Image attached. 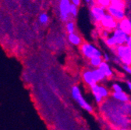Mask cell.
Listing matches in <instances>:
<instances>
[{"label":"cell","mask_w":131,"mask_h":130,"mask_svg":"<svg viewBox=\"0 0 131 130\" xmlns=\"http://www.w3.org/2000/svg\"><path fill=\"white\" fill-rule=\"evenodd\" d=\"M105 13H106V9L98 6L97 4H94L90 8L91 18L94 23H99Z\"/></svg>","instance_id":"4"},{"label":"cell","mask_w":131,"mask_h":130,"mask_svg":"<svg viewBox=\"0 0 131 130\" xmlns=\"http://www.w3.org/2000/svg\"><path fill=\"white\" fill-rule=\"evenodd\" d=\"M90 87H91V93H93V95L101 96L103 99L108 97L110 94L108 89L103 85L94 84V85L91 86Z\"/></svg>","instance_id":"7"},{"label":"cell","mask_w":131,"mask_h":130,"mask_svg":"<svg viewBox=\"0 0 131 130\" xmlns=\"http://www.w3.org/2000/svg\"><path fill=\"white\" fill-rule=\"evenodd\" d=\"M112 49L123 65L131 66V50L126 44L117 45Z\"/></svg>","instance_id":"1"},{"label":"cell","mask_w":131,"mask_h":130,"mask_svg":"<svg viewBox=\"0 0 131 130\" xmlns=\"http://www.w3.org/2000/svg\"><path fill=\"white\" fill-rule=\"evenodd\" d=\"M104 41H105V44H106L108 47L111 48H115V47H116V46H117L116 41V40H115V38H113V36H112V34H110V35H109L106 39H105Z\"/></svg>","instance_id":"17"},{"label":"cell","mask_w":131,"mask_h":130,"mask_svg":"<svg viewBox=\"0 0 131 130\" xmlns=\"http://www.w3.org/2000/svg\"><path fill=\"white\" fill-rule=\"evenodd\" d=\"M112 0H95L94 3L95 4L100 6L105 9H107L110 5H111Z\"/></svg>","instance_id":"19"},{"label":"cell","mask_w":131,"mask_h":130,"mask_svg":"<svg viewBox=\"0 0 131 130\" xmlns=\"http://www.w3.org/2000/svg\"><path fill=\"white\" fill-rule=\"evenodd\" d=\"M98 69L101 70V72L104 74V76H105V78H112L114 75V73L111 68V66H109L108 62H102L101 63V65L98 66Z\"/></svg>","instance_id":"11"},{"label":"cell","mask_w":131,"mask_h":130,"mask_svg":"<svg viewBox=\"0 0 131 130\" xmlns=\"http://www.w3.org/2000/svg\"><path fill=\"white\" fill-rule=\"evenodd\" d=\"M84 2H85L87 4L90 5L91 6H93L94 4H95V3H94V0H84Z\"/></svg>","instance_id":"30"},{"label":"cell","mask_w":131,"mask_h":130,"mask_svg":"<svg viewBox=\"0 0 131 130\" xmlns=\"http://www.w3.org/2000/svg\"><path fill=\"white\" fill-rule=\"evenodd\" d=\"M68 41L74 46H80L82 44V38L75 32L68 34Z\"/></svg>","instance_id":"15"},{"label":"cell","mask_w":131,"mask_h":130,"mask_svg":"<svg viewBox=\"0 0 131 130\" xmlns=\"http://www.w3.org/2000/svg\"><path fill=\"white\" fill-rule=\"evenodd\" d=\"M39 22L42 24H46L48 22V20H49V17L47 13H41L39 15Z\"/></svg>","instance_id":"21"},{"label":"cell","mask_w":131,"mask_h":130,"mask_svg":"<svg viewBox=\"0 0 131 130\" xmlns=\"http://www.w3.org/2000/svg\"><path fill=\"white\" fill-rule=\"evenodd\" d=\"M125 44L131 50V34L128 35V38H127V40H126Z\"/></svg>","instance_id":"26"},{"label":"cell","mask_w":131,"mask_h":130,"mask_svg":"<svg viewBox=\"0 0 131 130\" xmlns=\"http://www.w3.org/2000/svg\"><path fill=\"white\" fill-rule=\"evenodd\" d=\"M111 5L113 6L114 7L123 10L126 7V3L124 2V0H112Z\"/></svg>","instance_id":"18"},{"label":"cell","mask_w":131,"mask_h":130,"mask_svg":"<svg viewBox=\"0 0 131 130\" xmlns=\"http://www.w3.org/2000/svg\"><path fill=\"white\" fill-rule=\"evenodd\" d=\"M91 73H92V76H93V79L95 84L100 83L106 79L105 76H104V74L101 72V70L98 68H94L93 69H91Z\"/></svg>","instance_id":"13"},{"label":"cell","mask_w":131,"mask_h":130,"mask_svg":"<svg viewBox=\"0 0 131 130\" xmlns=\"http://www.w3.org/2000/svg\"><path fill=\"white\" fill-rule=\"evenodd\" d=\"M123 69L128 74L131 75V66H128V65H123V66H122Z\"/></svg>","instance_id":"25"},{"label":"cell","mask_w":131,"mask_h":130,"mask_svg":"<svg viewBox=\"0 0 131 130\" xmlns=\"http://www.w3.org/2000/svg\"><path fill=\"white\" fill-rule=\"evenodd\" d=\"M106 13H108L109 15H111L116 21H119L126 17V13L123 9L116 8L112 5H110L106 9Z\"/></svg>","instance_id":"8"},{"label":"cell","mask_w":131,"mask_h":130,"mask_svg":"<svg viewBox=\"0 0 131 130\" xmlns=\"http://www.w3.org/2000/svg\"><path fill=\"white\" fill-rule=\"evenodd\" d=\"M103 62L102 57V56H94L89 59L90 65L93 68H98L101 63Z\"/></svg>","instance_id":"16"},{"label":"cell","mask_w":131,"mask_h":130,"mask_svg":"<svg viewBox=\"0 0 131 130\" xmlns=\"http://www.w3.org/2000/svg\"><path fill=\"white\" fill-rule=\"evenodd\" d=\"M82 77H83V79L84 81V83L86 84H88L89 87L94 85L95 83L93 79V76H92V73H91V69H87L85 70L83 74H82Z\"/></svg>","instance_id":"14"},{"label":"cell","mask_w":131,"mask_h":130,"mask_svg":"<svg viewBox=\"0 0 131 130\" xmlns=\"http://www.w3.org/2000/svg\"><path fill=\"white\" fill-rule=\"evenodd\" d=\"M111 32H112V31H110V30H106V29H104V28H103V29L102 30V31H101V33H100L101 38H103L104 40L106 39V38L111 34Z\"/></svg>","instance_id":"23"},{"label":"cell","mask_w":131,"mask_h":130,"mask_svg":"<svg viewBox=\"0 0 131 130\" xmlns=\"http://www.w3.org/2000/svg\"><path fill=\"white\" fill-rule=\"evenodd\" d=\"M117 23L118 21H116L111 15L106 13L99 23L101 24L102 28L112 31L113 30L117 28Z\"/></svg>","instance_id":"6"},{"label":"cell","mask_w":131,"mask_h":130,"mask_svg":"<svg viewBox=\"0 0 131 130\" xmlns=\"http://www.w3.org/2000/svg\"><path fill=\"white\" fill-rule=\"evenodd\" d=\"M112 97L113 99L116 100L118 101L123 102V103H126L129 100V97L127 93H126L124 91H120V92H112Z\"/></svg>","instance_id":"12"},{"label":"cell","mask_w":131,"mask_h":130,"mask_svg":"<svg viewBox=\"0 0 131 130\" xmlns=\"http://www.w3.org/2000/svg\"><path fill=\"white\" fill-rule=\"evenodd\" d=\"M71 3L70 0H60L59 4V16L62 21H67L70 17V9Z\"/></svg>","instance_id":"5"},{"label":"cell","mask_w":131,"mask_h":130,"mask_svg":"<svg viewBox=\"0 0 131 130\" xmlns=\"http://www.w3.org/2000/svg\"><path fill=\"white\" fill-rule=\"evenodd\" d=\"M117 28L122 30L128 35L131 34V20L126 17L123 18V20L118 21Z\"/></svg>","instance_id":"10"},{"label":"cell","mask_w":131,"mask_h":130,"mask_svg":"<svg viewBox=\"0 0 131 130\" xmlns=\"http://www.w3.org/2000/svg\"><path fill=\"white\" fill-rule=\"evenodd\" d=\"M126 85H127L128 89L131 91V81H127V82H126Z\"/></svg>","instance_id":"31"},{"label":"cell","mask_w":131,"mask_h":130,"mask_svg":"<svg viewBox=\"0 0 131 130\" xmlns=\"http://www.w3.org/2000/svg\"><path fill=\"white\" fill-rule=\"evenodd\" d=\"M81 1L82 0H70L71 4L76 6H80L81 4Z\"/></svg>","instance_id":"27"},{"label":"cell","mask_w":131,"mask_h":130,"mask_svg":"<svg viewBox=\"0 0 131 130\" xmlns=\"http://www.w3.org/2000/svg\"><path fill=\"white\" fill-rule=\"evenodd\" d=\"M71 93H72V97L77 102V104L84 110H86L88 112H91L93 111V108L92 106L85 101L84 97H83L81 93V91L80 90V88L77 86H73L71 90Z\"/></svg>","instance_id":"3"},{"label":"cell","mask_w":131,"mask_h":130,"mask_svg":"<svg viewBox=\"0 0 131 130\" xmlns=\"http://www.w3.org/2000/svg\"><path fill=\"white\" fill-rule=\"evenodd\" d=\"M112 89L113 92H120V91H123L122 87L119 84H113L112 85Z\"/></svg>","instance_id":"24"},{"label":"cell","mask_w":131,"mask_h":130,"mask_svg":"<svg viewBox=\"0 0 131 130\" xmlns=\"http://www.w3.org/2000/svg\"><path fill=\"white\" fill-rule=\"evenodd\" d=\"M112 60H113V62H114L115 63H116V64H121V63H122V62H121V61H120V59H119L116 55L113 58V59H112Z\"/></svg>","instance_id":"29"},{"label":"cell","mask_w":131,"mask_h":130,"mask_svg":"<svg viewBox=\"0 0 131 130\" xmlns=\"http://www.w3.org/2000/svg\"><path fill=\"white\" fill-rule=\"evenodd\" d=\"M80 46L82 55L88 59H90L94 56H102V51L91 43H82Z\"/></svg>","instance_id":"2"},{"label":"cell","mask_w":131,"mask_h":130,"mask_svg":"<svg viewBox=\"0 0 131 130\" xmlns=\"http://www.w3.org/2000/svg\"><path fill=\"white\" fill-rule=\"evenodd\" d=\"M102 59L104 62H108L110 61V56L107 54V53H105V54H102Z\"/></svg>","instance_id":"28"},{"label":"cell","mask_w":131,"mask_h":130,"mask_svg":"<svg viewBox=\"0 0 131 130\" xmlns=\"http://www.w3.org/2000/svg\"><path fill=\"white\" fill-rule=\"evenodd\" d=\"M66 28H67V31L68 34H71V33H74L75 32V24L73 21H68L67 23V26H66Z\"/></svg>","instance_id":"20"},{"label":"cell","mask_w":131,"mask_h":130,"mask_svg":"<svg viewBox=\"0 0 131 130\" xmlns=\"http://www.w3.org/2000/svg\"><path fill=\"white\" fill-rule=\"evenodd\" d=\"M111 34L113 36L115 40H116L117 45H122L126 44V41L128 38V34H126L122 30L119 28H116L111 32Z\"/></svg>","instance_id":"9"},{"label":"cell","mask_w":131,"mask_h":130,"mask_svg":"<svg viewBox=\"0 0 131 130\" xmlns=\"http://www.w3.org/2000/svg\"><path fill=\"white\" fill-rule=\"evenodd\" d=\"M120 130H131V128H121Z\"/></svg>","instance_id":"32"},{"label":"cell","mask_w":131,"mask_h":130,"mask_svg":"<svg viewBox=\"0 0 131 130\" xmlns=\"http://www.w3.org/2000/svg\"><path fill=\"white\" fill-rule=\"evenodd\" d=\"M77 14H78V6L71 4L70 9V15H71L73 17H76Z\"/></svg>","instance_id":"22"}]
</instances>
